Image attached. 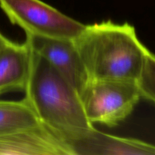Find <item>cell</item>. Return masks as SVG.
<instances>
[{"label":"cell","instance_id":"obj_9","mask_svg":"<svg viewBox=\"0 0 155 155\" xmlns=\"http://www.w3.org/2000/svg\"><path fill=\"white\" fill-rule=\"evenodd\" d=\"M40 125V121L25 98L21 101H0V135Z\"/></svg>","mask_w":155,"mask_h":155},{"label":"cell","instance_id":"obj_10","mask_svg":"<svg viewBox=\"0 0 155 155\" xmlns=\"http://www.w3.org/2000/svg\"><path fill=\"white\" fill-rule=\"evenodd\" d=\"M141 97L155 104V54L148 51L137 81Z\"/></svg>","mask_w":155,"mask_h":155},{"label":"cell","instance_id":"obj_4","mask_svg":"<svg viewBox=\"0 0 155 155\" xmlns=\"http://www.w3.org/2000/svg\"><path fill=\"white\" fill-rule=\"evenodd\" d=\"M0 8L26 33L75 39L86 27L40 0H0Z\"/></svg>","mask_w":155,"mask_h":155},{"label":"cell","instance_id":"obj_5","mask_svg":"<svg viewBox=\"0 0 155 155\" xmlns=\"http://www.w3.org/2000/svg\"><path fill=\"white\" fill-rule=\"evenodd\" d=\"M25 42L32 51L46 59L80 95L90 79L74 39L27 33Z\"/></svg>","mask_w":155,"mask_h":155},{"label":"cell","instance_id":"obj_2","mask_svg":"<svg viewBox=\"0 0 155 155\" xmlns=\"http://www.w3.org/2000/svg\"><path fill=\"white\" fill-rule=\"evenodd\" d=\"M74 40L90 80L137 82L149 51L127 23L86 25Z\"/></svg>","mask_w":155,"mask_h":155},{"label":"cell","instance_id":"obj_3","mask_svg":"<svg viewBox=\"0 0 155 155\" xmlns=\"http://www.w3.org/2000/svg\"><path fill=\"white\" fill-rule=\"evenodd\" d=\"M80 97L91 124L114 127L131 114L141 95L137 82L106 79L89 80Z\"/></svg>","mask_w":155,"mask_h":155},{"label":"cell","instance_id":"obj_6","mask_svg":"<svg viewBox=\"0 0 155 155\" xmlns=\"http://www.w3.org/2000/svg\"><path fill=\"white\" fill-rule=\"evenodd\" d=\"M72 155H155V145L92 130L64 142Z\"/></svg>","mask_w":155,"mask_h":155},{"label":"cell","instance_id":"obj_8","mask_svg":"<svg viewBox=\"0 0 155 155\" xmlns=\"http://www.w3.org/2000/svg\"><path fill=\"white\" fill-rule=\"evenodd\" d=\"M31 65V49L26 42L9 41L0 49V95L24 91Z\"/></svg>","mask_w":155,"mask_h":155},{"label":"cell","instance_id":"obj_7","mask_svg":"<svg viewBox=\"0 0 155 155\" xmlns=\"http://www.w3.org/2000/svg\"><path fill=\"white\" fill-rule=\"evenodd\" d=\"M0 155H72L66 144L40 125L0 135Z\"/></svg>","mask_w":155,"mask_h":155},{"label":"cell","instance_id":"obj_11","mask_svg":"<svg viewBox=\"0 0 155 155\" xmlns=\"http://www.w3.org/2000/svg\"><path fill=\"white\" fill-rule=\"evenodd\" d=\"M9 41L10 40H9L8 39H7V38L0 32V49H1L5 45H6Z\"/></svg>","mask_w":155,"mask_h":155},{"label":"cell","instance_id":"obj_1","mask_svg":"<svg viewBox=\"0 0 155 155\" xmlns=\"http://www.w3.org/2000/svg\"><path fill=\"white\" fill-rule=\"evenodd\" d=\"M25 97L42 126L64 142L94 130L77 90L46 60L31 50Z\"/></svg>","mask_w":155,"mask_h":155}]
</instances>
